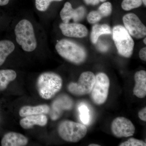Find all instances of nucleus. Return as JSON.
I'll list each match as a JSON object with an SVG mask.
<instances>
[{"label": "nucleus", "instance_id": "18", "mask_svg": "<svg viewBox=\"0 0 146 146\" xmlns=\"http://www.w3.org/2000/svg\"><path fill=\"white\" fill-rule=\"evenodd\" d=\"M15 49V45L11 41H0V66L5 62L7 56Z\"/></svg>", "mask_w": 146, "mask_h": 146}, {"label": "nucleus", "instance_id": "17", "mask_svg": "<svg viewBox=\"0 0 146 146\" xmlns=\"http://www.w3.org/2000/svg\"><path fill=\"white\" fill-rule=\"evenodd\" d=\"M17 74L12 70H0V91H3L11 82L15 80Z\"/></svg>", "mask_w": 146, "mask_h": 146}, {"label": "nucleus", "instance_id": "6", "mask_svg": "<svg viewBox=\"0 0 146 146\" xmlns=\"http://www.w3.org/2000/svg\"><path fill=\"white\" fill-rule=\"evenodd\" d=\"M110 82L109 78L104 73L96 76V80L91 92V98L95 104L100 105L104 104L108 97Z\"/></svg>", "mask_w": 146, "mask_h": 146}, {"label": "nucleus", "instance_id": "15", "mask_svg": "<svg viewBox=\"0 0 146 146\" xmlns=\"http://www.w3.org/2000/svg\"><path fill=\"white\" fill-rule=\"evenodd\" d=\"M50 111V107L47 104L39 105L35 106H26L20 109L19 115L24 117L29 115L48 114Z\"/></svg>", "mask_w": 146, "mask_h": 146}, {"label": "nucleus", "instance_id": "30", "mask_svg": "<svg viewBox=\"0 0 146 146\" xmlns=\"http://www.w3.org/2000/svg\"><path fill=\"white\" fill-rule=\"evenodd\" d=\"M89 146H100V145L96 144H91L89 145Z\"/></svg>", "mask_w": 146, "mask_h": 146}, {"label": "nucleus", "instance_id": "7", "mask_svg": "<svg viewBox=\"0 0 146 146\" xmlns=\"http://www.w3.org/2000/svg\"><path fill=\"white\" fill-rule=\"evenodd\" d=\"M96 80V76L91 72L82 73L77 82H72L68 86V91L74 96H80L91 93Z\"/></svg>", "mask_w": 146, "mask_h": 146}, {"label": "nucleus", "instance_id": "27", "mask_svg": "<svg viewBox=\"0 0 146 146\" xmlns=\"http://www.w3.org/2000/svg\"><path fill=\"white\" fill-rule=\"evenodd\" d=\"M85 3L88 5H96L100 2H104L106 0H84Z\"/></svg>", "mask_w": 146, "mask_h": 146}, {"label": "nucleus", "instance_id": "16", "mask_svg": "<svg viewBox=\"0 0 146 146\" xmlns=\"http://www.w3.org/2000/svg\"><path fill=\"white\" fill-rule=\"evenodd\" d=\"M111 33V29L108 25L96 24L92 27L91 34V42L94 44H96L101 35L110 34Z\"/></svg>", "mask_w": 146, "mask_h": 146}, {"label": "nucleus", "instance_id": "14", "mask_svg": "<svg viewBox=\"0 0 146 146\" xmlns=\"http://www.w3.org/2000/svg\"><path fill=\"white\" fill-rule=\"evenodd\" d=\"M135 85L133 94L139 98H143L146 96V72L141 70L136 72L134 75Z\"/></svg>", "mask_w": 146, "mask_h": 146}, {"label": "nucleus", "instance_id": "5", "mask_svg": "<svg viewBox=\"0 0 146 146\" xmlns=\"http://www.w3.org/2000/svg\"><path fill=\"white\" fill-rule=\"evenodd\" d=\"M112 35L119 54L130 58L133 54L134 42L127 31L122 26H116L112 29Z\"/></svg>", "mask_w": 146, "mask_h": 146}, {"label": "nucleus", "instance_id": "24", "mask_svg": "<svg viewBox=\"0 0 146 146\" xmlns=\"http://www.w3.org/2000/svg\"><path fill=\"white\" fill-rule=\"evenodd\" d=\"M102 18L98 11H93L89 13L87 19L89 23L91 24H96L99 22Z\"/></svg>", "mask_w": 146, "mask_h": 146}, {"label": "nucleus", "instance_id": "10", "mask_svg": "<svg viewBox=\"0 0 146 146\" xmlns=\"http://www.w3.org/2000/svg\"><path fill=\"white\" fill-rule=\"evenodd\" d=\"M86 14V9L83 6L79 7L74 9L70 3L66 2L60 11V15L63 23H68L72 19L75 23L83 19Z\"/></svg>", "mask_w": 146, "mask_h": 146}, {"label": "nucleus", "instance_id": "31", "mask_svg": "<svg viewBox=\"0 0 146 146\" xmlns=\"http://www.w3.org/2000/svg\"><path fill=\"white\" fill-rule=\"evenodd\" d=\"M142 2L143 3L144 5H145V6H146V0H142Z\"/></svg>", "mask_w": 146, "mask_h": 146}, {"label": "nucleus", "instance_id": "4", "mask_svg": "<svg viewBox=\"0 0 146 146\" xmlns=\"http://www.w3.org/2000/svg\"><path fill=\"white\" fill-rule=\"evenodd\" d=\"M85 125L70 120H64L59 124L58 132L59 136L65 141L77 143L84 138L87 133Z\"/></svg>", "mask_w": 146, "mask_h": 146}, {"label": "nucleus", "instance_id": "32", "mask_svg": "<svg viewBox=\"0 0 146 146\" xmlns=\"http://www.w3.org/2000/svg\"><path fill=\"white\" fill-rule=\"evenodd\" d=\"M143 42L144 44H146V37H145V39H144L143 40Z\"/></svg>", "mask_w": 146, "mask_h": 146}, {"label": "nucleus", "instance_id": "29", "mask_svg": "<svg viewBox=\"0 0 146 146\" xmlns=\"http://www.w3.org/2000/svg\"><path fill=\"white\" fill-rule=\"evenodd\" d=\"M9 1V0H0V6L7 5Z\"/></svg>", "mask_w": 146, "mask_h": 146}, {"label": "nucleus", "instance_id": "20", "mask_svg": "<svg viewBox=\"0 0 146 146\" xmlns=\"http://www.w3.org/2000/svg\"><path fill=\"white\" fill-rule=\"evenodd\" d=\"M142 0H123L121 7L123 10L129 11L137 8L142 4Z\"/></svg>", "mask_w": 146, "mask_h": 146}, {"label": "nucleus", "instance_id": "1", "mask_svg": "<svg viewBox=\"0 0 146 146\" xmlns=\"http://www.w3.org/2000/svg\"><path fill=\"white\" fill-rule=\"evenodd\" d=\"M63 85L61 77L53 72L41 74L36 80V86L40 96L44 99L52 98L60 91Z\"/></svg>", "mask_w": 146, "mask_h": 146}, {"label": "nucleus", "instance_id": "13", "mask_svg": "<svg viewBox=\"0 0 146 146\" xmlns=\"http://www.w3.org/2000/svg\"><path fill=\"white\" fill-rule=\"evenodd\" d=\"M48 123V118L44 114L29 115L24 117L20 121V125L25 129H30L34 125L45 126Z\"/></svg>", "mask_w": 146, "mask_h": 146}, {"label": "nucleus", "instance_id": "8", "mask_svg": "<svg viewBox=\"0 0 146 146\" xmlns=\"http://www.w3.org/2000/svg\"><path fill=\"white\" fill-rule=\"evenodd\" d=\"M123 21L125 28L130 35L138 39L146 36V27L136 14L133 13L126 14L123 17Z\"/></svg>", "mask_w": 146, "mask_h": 146}, {"label": "nucleus", "instance_id": "2", "mask_svg": "<svg viewBox=\"0 0 146 146\" xmlns=\"http://www.w3.org/2000/svg\"><path fill=\"white\" fill-rule=\"evenodd\" d=\"M58 53L69 62L78 64L86 60L87 53L81 45L67 39H63L58 42L55 46Z\"/></svg>", "mask_w": 146, "mask_h": 146}, {"label": "nucleus", "instance_id": "28", "mask_svg": "<svg viewBox=\"0 0 146 146\" xmlns=\"http://www.w3.org/2000/svg\"><path fill=\"white\" fill-rule=\"evenodd\" d=\"M139 56L141 60L146 61V47H144L140 50L139 53Z\"/></svg>", "mask_w": 146, "mask_h": 146}, {"label": "nucleus", "instance_id": "26", "mask_svg": "<svg viewBox=\"0 0 146 146\" xmlns=\"http://www.w3.org/2000/svg\"><path fill=\"white\" fill-rule=\"evenodd\" d=\"M138 117L142 121H146V108L145 107L141 109L138 114Z\"/></svg>", "mask_w": 146, "mask_h": 146}, {"label": "nucleus", "instance_id": "21", "mask_svg": "<svg viewBox=\"0 0 146 146\" xmlns=\"http://www.w3.org/2000/svg\"><path fill=\"white\" fill-rule=\"evenodd\" d=\"M98 11L99 12L102 18L107 17L111 14L112 12V6L111 3L107 2L104 3L100 6L98 9Z\"/></svg>", "mask_w": 146, "mask_h": 146}, {"label": "nucleus", "instance_id": "9", "mask_svg": "<svg viewBox=\"0 0 146 146\" xmlns=\"http://www.w3.org/2000/svg\"><path fill=\"white\" fill-rule=\"evenodd\" d=\"M111 131L114 136L118 138L133 136L135 128L131 121L124 117H118L112 121Z\"/></svg>", "mask_w": 146, "mask_h": 146}, {"label": "nucleus", "instance_id": "3", "mask_svg": "<svg viewBox=\"0 0 146 146\" xmlns=\"http://www.w3.org/2000/svg\"><path fill=\"white\" fill-rule=\"evenodd\" d=\"M16 41L27 52H31L36 49L37 42L33 26L26 19L21 20L15 27Z\"/></svg>", "mask_w": 146, "mask_h": 146}, {"label": "nucleus", "instance_id": "12", "mask_svg": "<svg viewBox=\"0 0 146 146\" xmlns=\"http://www.w3.org/2000/svg\"><path fill=\"white\" fill-rule=\"evenodd\" d=\"M28 143V139L21 133L10 132L6 133L2 139V146H24Z\"/></svg>", "mask_w": 146, "mask_h": 146}, {"label": "nucleus", "instance_id": "23", "mask_svg": "<svg viewBox=\"0 0 146 146\" xmlns=\"http://www.w3.org/2000/svg\"><path fill=\"white\" fill-rule=\"evenodd\" d=\"M145 142L142 140H138L134 138H130L127 141L123 142L119 146H146Z\"/></svg>", "mask_w": 146, "mask_h": 146}, {"label": "nucleus", "instance_id": "19", "mask_svg": "<svg viewBox=\"0 0 146 146\" xmlns=\"http://www.w3.org/2000/svg\"><path fill=\"white\" fill-rule=\"evenodd\" d=\"M80 118L84 124L88 125L90 121V115L88 108L85 105L82 104L79 108Z\"/></svg>", "mask_w": 146, "mask_h": 146}, {"label": "nucleus", "instance_id": "22", "mask_svg": "<svg viewBox=\"0 0 146 146\" xmlns=\"http://www.w3.org/2000/svg\"><path fill=\"white\" fill-rule=\"evenodd\" d=\"M63 0H35L36 9L40 11H45L48 8L53 1H60Z\"/></svg>", "mask_w": 146, "mask_h": 146}, {"label": "nucleus", "instance_id": "11", "mask_svg": "<svg viewBox=\"0 0 146 146\" xmlns=\"http://www.w3.org/2000/svg\"><path fill=\"white\" fill-rule=\"evenodd\" d=\"M62 34L65 36L74 38H81L86 37L88 34V30L85 26L77 23H62L59 25Z\"/></svg>", "mask_w": 146, "mask_h": 146}, {"label": "nucleus", "instance_id": "25", "mask_svg": "<svg viewBox=\"0 0 146 146\" xmlns=\"http://www.w3.org/2000/svg\"><path fill=\"white\" fill-rule=\"evenodd\" d=\"M97 48L101 52H106L108 49V45L105 44L103 42H98L97 45Z\"/></svg>", "mask_w": 146, "mask_h": 146}]
</instances>
